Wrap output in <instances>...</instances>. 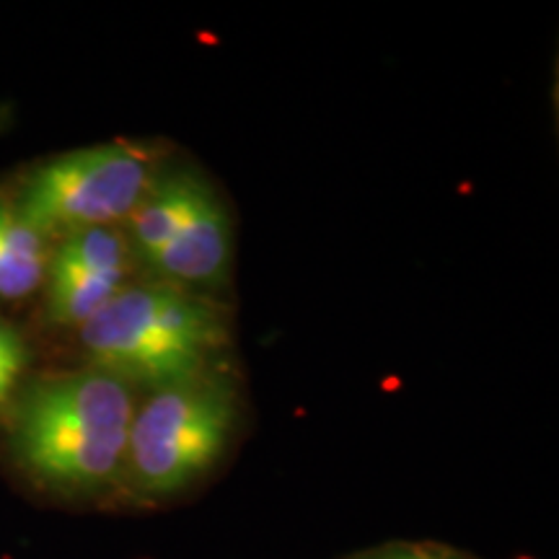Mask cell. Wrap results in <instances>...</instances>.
Segmentation results:
<instances>
[{"mask_svg":"<svg viewBox=\"0 0 559 559\" xmlns=\"http://www.w3.org/2000/svg\"><path fill=\"white\" fill-rule=\"evenodd\" d=\"M132 415L130 386L104 370L50 376L16 404L13 453L41 485L94 492L124 469Z\"/></svg>","mask_w":559,"mask_h":559,"instance_id":"1","label":"cell"},{"mask_svg":"<svg viewBox=\"0 0 559 559\" xmlns=\"http://www.w3.org/2000/svg\"><path fill=\"white\" fill-rule=\"evenodd\" d=\"M47 243L16 205L0 198V298L16 300L29 296L45 283Z\"/></svg>","mask_w":559,"mask_h":559,"instance_id":"7","label":"cell"},{"mask_svg":"<svg viewBox=\"0 0 559 559\" xmlns=\"http://www.w3.org/2000/svg\"><path fill=\"white\" fill-rule=\"evenodd\" d=\"M239 417V389L218 368L153 391L132 415L124 474L148 500L169 498L226 451Z\"/></svg>","mask_w":559,"mask_h":559,"instance_id":"3","label":"cell"},{"mask_svg":"<svg viewBox=\"0 0 559 559\" xmlns=\"http://www.w3.org/2000/svg\"><path fill=\"white\" fill-rule=\"evenodd\" d=\"M91 368L158 391L215 368L228 345L221 306L174 283L124 285L81 326Z\"/></svg>","mask_w":559,"mask_h":559,"instance_id":"2","label":"cell"},{"mask_svg":"<svg viewBox=\"0 0 559 559\" xmlns=\"http://www.w3.org/2000/svg\"><path fill=\"white\" fill-rule=\"evenodd\" d=\"M230 221L213 190L202 192L169 243L148 262L164 283L181 285H221L230 267Z\"/></svg>","mask_w":559,"mask_h":559,"instance_id":"6","label":"cell"},{"mask_svg":"<svg viewBox=\"0 0 559 559\" xmlns=\"http://www.w3.org/2000/svg\"><path fill=\"white\" fill-rule=\"evenodd\" d=\"M383 559H445V557L425 555V551H407V555H394V557H383Z\"/></svg>","mask_w":559,"mask_h":559,"instance_id":"9","label":"cell"},{"mask_svg":"<svg viewBox=\"0 0 559 559\" xmlns=\"http://www.w3.org/2000/svg\"><path fill=\"white\" fill-rule=\"evenodd\" d=\"M156 177V156L140 145H91L41 164L13 205L45 239H62L128 221Z\"/></svg>","mask_w":559,"mask_h":559,"instance_id":"4","label":"cell"},{"mask_svg":"<svg viewBox=\"0 0 559 559\" xmlns=\"http://www.w3.org/2000/svg\"><path fill=\"white\" fill-rule=\"evenodd\" d=\"M130 243L115 228H88L62 236L47 260V319L83 326L128 285Z\"/></svg>","mask_w":559,"mask_h":559,"instance_id":"5","label":"cell"},{"mask_svg":"<svg viewBox=\"0 0 559 559\" xmlns=\"http://www.w3.org/2000/svg\"><path fill=\"white\" fill-rule=\"evenodd\" d=\"M26 368V345L9 321L0 319V409L16 391Z\"/></svg>","mask_w":559,"mask_h":559,"instance_id":"8","label":"cell"}]
</instances>
